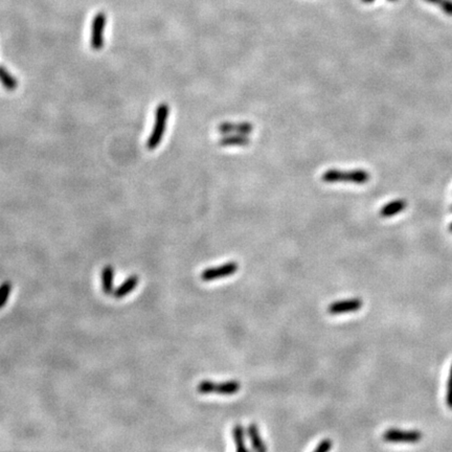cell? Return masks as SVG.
I'll use <instances>...</instances> for the list:
<instances>
[{"label": "cell", "mask_w": 452, "mask_h": 452, "mask_svg": "<svg viewBox=\"0 0 452 452\" xmlns=\"http://www.w3.org/2000/svg\"><path fill=\"white\" fill-rule=\"evenodd\" d=\"M238 268L239 265L237 262H228L217 267L206 268L201 273L200 278L204 282H211L219 279L227 278L229 276L235 275L238 271Z\"/></svg>", "instance_id": "5b68a950"}, {"label": "cell", "mask_w": 452, "mask_h": 452, "mask_svg": "<svg viewBox=\"0 0 452 452\" xmlns=\"http://www.w3.org/2000/svg\"><path fill=\"white\" fill-rule=\"evenodd\" d=\"M221 147H246L250 144L248 135L244 134H225L218 141Z\"/></svg>", "instance_id": "30bf717a"}, {"label": "cell", "mask_w": 452, "mask_h": 452, "mask_svg": "<svg viewBox=\"0 0 452 452\" xmlns=\"http://www.w3.org/2000/svg\"><path fill=\"white\" fill-rule=\"evenodd\" d=\"M450 211H451V212H452V205H451V208H450Z\"/></svg>", "instance_id": "603a6c76"}, {"label": "cell", "mask_w": 452, "mask_h": 452, "mask_svg": "<svg viewBox=\"0 0 452 452\" xmlns=\"http://www.w3.org/2000/svg\"><path fill=\"white\" fill-rule=\"evenodd\" d=\"M371 180L370 172L363 169L338 170L330 169L321 175V182L325 184H354L363 186Z\"/></svg>", "instance_id": "6da1fadb"}, {"label": "cell", "mask_w": 452, "mask_h": 452, "mask_svg": "<svg viewBox=\"0 0 452 452\" xmlns=\"http://www.w3.org/2000/svg\"><path fill=\"white\" fill-rule=\"evenodd\" d=\"M138 284V277L136 275H133L129 277L126 281H124L121 285L116 288L112 295L114 299H123L126 295H128L131 291H133Z\"/></svg>", "instance_id": "8fae6325"}, {"label": "cell", "mask_w": 452, "mask_h": 452, "mask_svg": "<svg viewBox=\"0 0 452 452\" xmlns=\"http://www.w3.org/2000/svg\"><path fill=\"white\" fill-rule=\"evenodd\" d=\"M218 131L221 134H244L248 135L253 131V125L248 122L230 123L224 122L218 126Z\"/></svg>", "instance_id": "ba28073f"}, {"label": "cell", "mask_w": 452, "mask_h": 452, "mask_svg": "<svg viewBox=\"0 0 452 452\" xmlns=\"http://www.w3.org/2000/svg\"><path fill=\"white\" fill-rule=\"evenodd\" d=\"M11 290H12L11 282L7 281V282L3 283L2 289H0V307L2 308H4L7 305L8 300L10 298V294H11Z\"/></svg>", "instance_id": "e0dca14e"}, {"label": "cell", "mask_w": 452, "mask_h": 452, "mask_svg": "<svg viewBox=\"0 0 452 452\" xmlns=\"http://www.w3.org/2000/svg\"><path fill=\"white\" fill-rule=\"evenodd\" d=\"M333 447V442L330 438H325L318 443V445L315 447L314 452H327Z\"/></svg>", "instance_id": "d6986e66"}, {"label": "cell", "mask_w": 452, "mask_h": 452, "mask_svg": "<svg viewBox=\"0 0 452 452\" xmlns=\"http://www.w3.org/2000/svg\"><path fill=\"white\" fill-rule=\"evenodd\" d=\"M425 2L437 6L446 15L452 16V0H425Z\"/></svg>", "instance_id": "2e32d148"}, {"label": "cell", "mask_w": 452, "mask_h": 452, "mask_svg": "<svg viewBox=\"0 0 452 452\" xmlns=\"http://www.w3.org/2000/svg\"><path fill=\"white\" fill-rule=\"evenodd\" d=\"M449 231L452 232V222L449 224Z\"/></svg>", "instance_id": "44dd1931"}, {"label": "cell", "mask_w": 452, "mask_h": 452, "mask_svg": "<svg viewBox=\"0 0 452 452\" xmlns=\"http://www.w3.org/2000/svg\"><path fill=\"white\" fill-rule=\"evenodd\" d=\"M383 440L391 443H416L422 440V432L393 428L383 432Z\"/></svg>", "instance_id": "8992f818"}, {"label": "cell", "mask_w": 452, "mask_h": 452, "mask_svg": "<svg viewBox=\"0 0 452 452\" xmlns=\"http://www.w3.org/2000/svg\"><path fill=\"white\" fill-rule=\"evenodd\" d=\"M364 306L363 300L360 299H351L345 301H338L332 303L328 307V312L332 315H338L344 313L356 312Z\"/></svg>", "instance_id": "52a82bcc"}, {"label": "cell", "mask_w": 452, "mask_h": 452, "mask_svg": "<svg viewBox=\"0 0 452 452\" xmlns=\"http://www.w3.org/2000/svg\"><path fill=\"white\" fill-rule=\"evenodd\" d=\"M232 438L236 444V449L238 452H246L248 451L246 444H245V430L243 426L240 424H236L231 430Z\"/></svg>", "instance_id": "5bb4252c"}, {"label": "cell", "mask_w": 452, "mask_h": 452, "mask_svg": "<svg viewBox=\"0 0 452 452\" xmlns=\"http://www.w3.org/2000/svg\"><path fill=\"white\" fill-rule=\"evenodd\" d=\"M241 390V383L237 380H229L223 382H214L211 380H203L198 383L197 392L203 395L216 393L219 395H234Z\"/></svg>", "instance_id": "3957f363"}, {"label": "cell", "mask_w": 452, "mask_h": 452, "mask_svg": "<svg viewBox=\"0 0 452 452\" xmlns=\"http://www.w3.org/2000/svg\"><path fill=\"white\" fill-rule=\"evenodd\" d=\"M446 402L449 408L452 409V365L450 367L449 371V378L447 381V395H446Z\"/></svg>", "instance_id": "ac0fdd59"}, {"label": "cell", "mask_w": 452, "mask_h": 452, "mask_svg": "<svg viewBox=\"0 0 452 452\" xmlns=\"http://www.w3.org/2000/svg\"><path fill=\"white\" fill-rule=\"evenodd\" d=\"M0 77H2L3 85L6 89L10 90V92H14L18 88V80H16L12 73L6 68L5 65L2 66V71H0Z\"/></svg>", "instance_id": "9a60e30c"}, {"label": "cell", "mask_w": 452, "mask_h": 452, "mask_svg": "<svg viewBox=\"0 0 452 452\" xmlns=\"http://www.w3.org/2000/svg\"><path fill=\"white\" fill-rule=\"evenodd\" d=\"M247 435L249 436V440L251 442V446H252L253 450L260 451V452H264L267 450V447H266L264 441L262 440L261 433L259 431V428H257L256 424L250 423L248 425Z\"/></svg>", "instance_id": "7c38bea8"}, {"label": "cell", "mask_w": 452, "mask_h": 452, "mask_svg": "<svg viewBox=\"0 0 452 452\" xmlns=\"http://www.w3.org/2000/svg\"><path fill=\"white\" fill-rule=\"evenodd\" d=\"M363 2L366 3V4H372V3L375 2V0H363Z\"/></svg>", "instance_id": "ffe728a7"}, {"label": "cell", "mask_w": 452, "mask_h": 452, "mask_svg": "<svg viewBox=\"0 0 452 452\" xmlns=\"http://www.w3.org/2000/svg\"><path fill=\"white\" fill-rule=\"evenodd\" d=\"M170 115V106L165 104V103H161L156 108L155 111V122L152 131L147 139V148L150 151H153L156 149L162 140V137L165 132L166 123L169 121Z\"/></svg>", "instance_id": "7a4b0ae2"}, {"label": "cell", "mask_w": 452, "mask_h": 452, "mask_svg": "<svg viewBox=\"0 0 452 452\" xmlns=\"http://www.w3.org/2000/svg\"><path fill=\"white\" fill-rule=\"evenodd\" d=\"M390 2H397V0H390Z\"/></svg>", "instance_id": "7402d4cb"}, {"label": "cell", "mask_w": 452, "mask_h": 452, "mask_svg": "<svg viewBox=\"0 0 452 452\" xmlns=\"http://www.w3.org/2000/svg\"><path fill=\"white\" fill-rule=\"evenodd\" d=\"M406 208H407V201L405 199H396L383 205L379 212V215L382 218H391L400 213H402L403 211H405Z\"/></svg>", "instance_id": "9c48e42d"}, {"label": "cell", "mask_w": 452, "mask_h": 452, "mask_svg": "<svg viewBox=\"0 0 452 452\" xmlns=\"http://www.w3.org/2000/svg\"><path fill=\"white\" fill-rule=\"evenodd\" d=\"M113 277L114 270L111 265H107L102 271V290L106 295L113 293Z\"/></svg>", "instance_id": "4fadbf2b"}, {"label": "cell", "mask_w": 452, "mask_h": 452, "mask_svg": "<svg viewBox=\"0 0 452 452\" xmlns=\"http://www.w3.org/2000/svg\"><path fill=\"white\" fill-rule=\"evenodd\" d=\"M107 16L104 12H99L92 21L90 32V47L98 51L104 47V32L106 27Z\"/></svg>", "instance_id": "277c9868"}]
</instances>
